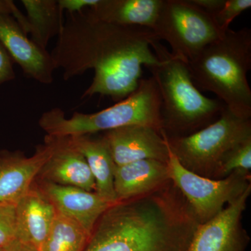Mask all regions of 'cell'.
I'll list each match as a JSON object with an SVG mask.
<instances>
[{
  "label": "cell",
  "mask_w": 251,
  "mask_h": 251,
  "mask_svg": "<svg viewBox=\"0 0 251 251\" xmlns=\"http://www.w3.org/2000/svg\"><path fill=\"white\" fill-rule=\"evenodd\" d=\"M163 0H99L92 8L106 22L152 29Z\"/></svg>",
  "instance_id": "cell-19"
},
{
  "label": "cell",
  "mask_w": 251,
  "mask_h": 251,
  "mask_svg": "<svg viewBox=\"0 0 251 251\" xmlns=\"http://www.w3.org/2000/svg\"><path fill=\"white\" fill-rule=\"evenodd\" d=\"M103 138L115 166L144 159L168 162V145L163 130L132 125L105 131Z\"/></svg>",
  "instance_id": "cell-10"
},
{
  "label": "cell",
  "mask_w": 251,
  "mask_h": 251,
  "mask_svg": "<svg viewBox=\"0 0 251 251\" xmlns=\"http://www.w3.org/2000/svg\"><path fill=\"white\" fill-rule=\"evenodd\" d=\"M193 84L209 92L234 115L251 117V29H227L186 64Z\"/></svg>",
  "instance_id": "cell-3"
},
{
  "label": "cell",
  "mask_w": 251,
  "mask_h": 251,
  "mask_svg": "<svg viewBox=\"0 0 251 251\" xmlns=\"http://www.w3.org/2000/svg\"><path fill=\"white\" fill-rule=\"evenodd\" d=\"M16 204L0 202V248L4 249L17 240Z\"/></svg>",
  "instance_id": "cell-21"
},
{
  "label": "cell",
  "mask_w": 251,
  "mask_h": 251,
  "mask_svg": "<svg viewBox=\"0 0 251 251\" xmlns=\"http://www.w3.org/2000/svg\"><path fill=\"white\" fill-rule=\"evenodd\" d=\"M192 4L214 17L224 6L226 0H190Z\"/></svg>",
  "instance_id": "cell-26"
},
{
  "label": "cell",
  "mask_w": 251,
  "mask_h": 251,
  "mask_svg": "<svg viewBox=\"0 0 251 251\" xmlns=\"http://www.w3.org/2000/svg\"><path fill=\"white\" fill-rule=\"evenodd\" d=\"M251 7V0H226L222 9L214 16L223 32L229 29V25L237 16Z\"/></svg>",
  "instance_id": "cell-23"
},
{
  "label": "cell",
  "mask_w": 251,
  "mask_h": 251,
  "mask_svg": "<svg viewBox=\"0 0 251 251\" xmlns=\"http://www.w3.org/2000/svg\"><path fill=\"white\" fill-rule=\"evenodd\" d=\"M70 138L74 146L85 156L95 181V192L110 204L120 202L114 187L115 164L103 137L95 139L90 135H85Z\"/></svg>",
  "instance_id": "cell-18"
},
{
  "label": "cell",
  "mask_w": 251,
  "mask_h": 251,
  "mask_svg": "<svg viewBox=\"0 0 251 251\" xmlns=\"http://www.w3.org/2000/svg\"><path fill=\"white\" fill-rule=\"evenodd\" d=\"M161 100L152 77L141 79L131 94L115 105L95 113L75 112L70 118L62 109L44 112L39 126L47 135L72 137L92 135L132 125L146 126L161 131Z\"/></svg>",
  "instance_id": "cell-5"
},
{
  "label": "cell",
  "mask_w": 251,
  "mask_h": 251,
  "mask_svg": "<svg viewBox=\"0 0 251 251\" xmlns=\"http://www.w3.org/2000/svg\"><path fill=\"white\" fill-rule=\"evenodd\" d=\"M52 151V146L46 140L29 157L20 151L1 150L0 202H17L34 184Z\"/></svg>",
  "instance_id": "cell-13"
},
{
  "label": "cell",
  "mask_w": 251,
  "mask_h": 251,
  "mask_svg": "<svg viewBox=\"0 0 251 251\" xmlns=\"http://www.w3.org/2000/svg\"><path fill=\"white\" fill-rule=\"evenodd\" d=\"M251 192V186L215 217L200 224L188 251H247L250 238L242 218Z\"/></svg>",
  "instance_id": "cell-9"
},
{
  "label": "cell",
  "mask_w": 251,
  "mask_h": 251,
  "mask_svg": "<svg viewBox=\"0 0 251 251\" xmlns=\"http://www.w3.org/2000/svg\"><path fill=\"white\" fill-rule=\"evenodd\" d=\"M14 4L11 0H0V13L11 15Z\"/></svg>",
  "instance_id": "cell-28"
},
{
  "label": "cell",
  "mask_w": 251,
  "mask_h": 251,
  "mask_svg": "<svg viewBox=\"0 0 251 251\" xmlns=\"http://www.w3.org/2000/svg\"><path fill=\"white\" fill-rule=\"evenodd\" d=\"M35 181L57 212L74 220L90 234L100 216L113 205L96 192L36 179Z\"/></svg>",
  "instance_id": "cell-14"
},
{
  "label": "cell",
  "mask_w": 251,
  "mask_h": 251,
  "mask_svg": "<svg viewBox=\"0 0 251 251\" xmlns=\"http://www.w3.org/2000/svg\"><path fill=\"white\" fill-rule=\"evenodd\" d=\"M251 168V140L237 148L227 158L221 172V179H224L235 171L250 173Z\"/></svg>",
  "instance_id": "cell-22"
},
{
  "label": "cell",
  "mask_w": 251,
  "mask_h": 251,
  "mask_svg": "<svg viewBox=\"0 0 251 251\" xmlns=\"http://www.w3.org/2000/svg\"><path fill=\"white\" fill-rule=\"evenodd\" d=\"M4 249H1V248H0V251H4Z\"/></svg>",
  "instance_id": "cell-29"
},
{
  "label": "cell",
  "mask_w": 251,
  "mask_h": 251,
  "mask_svg": "<svg viewBox=\"0 0 251 251\" xmlns=\"http://www.w3.org/2000/svg\"><path fill=\"white\" fill-rule=\"evenodd\" d=\"M45 140L52 146V153L36 179L95 192V181L85 156L74 146L70 137L46 135Z\"/></svg>",
  "instance_id": "cell-12"
},
{
  "label": "cell",
  "mask_w": 251,
  "mask_h": 251,
  "mask_svg": "<svg viewBox=\"0 0 251 251\" xmlns=\"http://www.w3.org/2000/svg\"><path fill=\"white\" fill-rule=\"evenodd\" d=\"M90 236L74 220L57 212L40 251H83Z\"/></svg>",
  "instance_id": "cell-20"
},
{
  "label": "cell",
  "mask_w": 251,
  "mask_h": 251,
  "mask_svg": "<svg viewBox=\"0 0 251 251\" xmlns=\"http://www.w3.org/2000/svg\"><path fill=\"white\" fill-rule=\"evenodd\" d=\"M167 163L144 159L115 166L114 187L118 202L139 197L161 187L170 181Z\"/></svg>",
  "instance_id": "cell-16"
},
{
  "label": "cell",
  "mask_w": 251,
  "mask_h": 251,
  "mask_svg": "<svg viewBox=\"0 0 251 251\" xmlns=\"http://www.w3.org/2000/svg\"><path fill=\"white\" fill-rule=\"evenodd\" d=\"M16 77L14 62L7 51L0 42V85L14 80Z\"/></svg>",
  "instance_id": "cell-24"
},
{
  "label": "cell",
  "mask_w": 251,
  "mask_h": 251,
  "mask_svg": "<svg viewBox=\"0 0 251 251\" xmlns=\"http://www.w3.org/2000/svg\"><path fill=\"white\" fill-rule=\"evenodd\" d=\"M167 164L170 179L186 198L201 224L215 217L226 204L240 197L251 186L250 173L246 171H235L224 179H212L188 171L169 145Z\"/></svg>",
  "instance_id": "cell-8"
},
{
  "label": "cell",
  "mask_w": 251,
  "mask_h": 251,
  "mask_svg": "<svg viewBox=\"0 0 251 251\" xmlns=\"http://www.w3.org/2000/svg\"><path fill=\"white\" fill-rule=\"evenodd\" d=\"M200 224L170 180L148 194L110 206L83 251H188Z\"/></svg>",
  "instance_id": "cell-2"
},
{
  "label": "cell",
  "mask_w": 251,
  "mask_h": 251,
  "mask_svg": "<svg viewBox=\"0 0 251 251\" xmlns=\"http://www.w3.org/2000/svg\"><path fill=\"white\" fill-rule=\"evenodd\" d=\"M21 3L27 14L14 4L11 16L26 34H30L31 40L47 50L50 40L59 35L64 24L58 0H22Z\"/></svg>",
  "instance_id": "cell-17"
},
{
  "label": "cell",
  "mask_w": 251,
  "mask_h": 251,
  "mask_svg": "<svg viewBox=\"0 0 251 251\" xmlns=\"http://www.w3.org/2000/svg\"><path fill=\"white\" fill-rule=\"evenodd\" d=\"M154 39L150 28L106 22L89 8L67 14L50 55L65 81L93 69L81 99L100 94L119 102L138 88L143 66L159 63L151 47Z\"/></svg>",
  "instance_id": "cell-1"
},
{
  "label": "cell",
  "mask_w": 251,
  "mask_h": 251,
  "mask_svg": "<svg viewBox=\"0 0 251 251\" xmlns=\"http://www.w3.org/2000/svg\"><path fill=\"white\" fill-rule=\"evenodd\" d=\"M0 42L25 76L44 85L53 82L56 68L50 53L29 39L11 14L0 13Z\"/></svg>",
  "instance_id": "cell-11"
},
{
  "label": "cell",
  "mask_w": 251,
  "mask_h": 251,
  "mask_svg": "<svg viewBox=\"0 0 251 251\" xmlns=\"http://www.w3.org/2000/svg\"><path fill=\"white\" fill-rule=\"evenodd\" d=\"M151 30L156 40L169 44L173 57L186 64L226 33L212 16L190 0H163Z\"/></svg>",
  "instance_id": "cell-7"
},
{
  "label": "cell",
  "mask_w": 251,
  "mask_h": 251,
  "mask_svg": "<svg viewBox=\"0 0 251 251\" xmlns=\"http://www.w3.org/2000/svg\"><path fill=\"white\" fill-rule=\"evenodd\" d=\"M4 251H39L35 248L29 244L16 240L11 243L7 247L5 248Z\"/></svg>",
  "instance_id": "cell-27"
},
{
  "label": "cell",
  "mask_w": 251,
  "mask_h": 251,
  "mask_svg": "<svg viewBox=\"0 0 251 251\" xmlns=\"http://www.w3.org/2000/svg\"><path fill=\"white\" fill-rule=\"evenodd\" d=\"M166 136L172 151L186 169L209 179H221L227 158L251 140V121L237 116L226 107L217 120L192 134Z\"/></svg>",
  "instance_id": "cell-6"
},
{
  "label": "cell",
  "mask_w": 251,
  "mask_h": 251,
  "mask_svg": "<svg viewBox=\"0 0 251 251\" xmlns=\"http://www.w3.org/2000/svg\"><path fill=\"white\" fill-rule=\"evenodd\" d=\"M151 47L159 63L148 67L161 96L162 130L168 138L187 136L217 120L226 106L205 97L193 84L187 65L172 56L161 41Z\"/></svg>",
  "instance_id": "cell-4"
},
{
  "label": "cell",
  "mask_w": 251,
  "mask_h": 251,
  "mask_svg": "<svg viewBox=\"0 0 251 251\" xmlns=\"http://www.w3.org/2000/svg\"><path fill=\"white\" fill-rule=\"evenodd\" d=\"M34 181L16 204V237L40 251L57 215L53 204Z\"/></svg>",
  "instance_id": "cell-15"
},
{
  "label": "cell",
  "mask_w": 251,
  "mask_h": 251,
  "mask_svg": "<svg viewBox=\"0 0 251 251\" xmlns=\"http://www.w3.org/2000/svg\"><path fill=\"white\" fill-rule=\"evenodd\" d=\"M99 1V0H58V4L63 12L66 11L67 14H73L94 7Z\"/></svg>",
  "instance_id": "cell-25"
}]
</instances>
